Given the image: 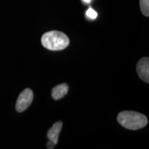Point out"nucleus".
<instances>
[{"label":"nucleus","instance_id":"nucleus-3","mask_svg":"<svg viewBox=\"0 0 149 149\" xmlns=\"http://www.w3.org/2000/svg\"><path fill=\"white\" fill-rule=\"evenodd\" d=\"M33 93L30 88H26L20 93L16 102V110L19 113L26 111L32 104Z\"/></svg>","mask_w":149,"mask_h":149},{"label":"nucleus","instance_id":"nucleus-9","mask_svg":"<svg viewBox=\"0 0 149 149\" xmlns=\"http://www.w3.org/2000/svg\"><path fill=\"white\" fill-rule=\"evenodd\" d=\"M46 147H47V148H49V149H52L54 148V146H55V144H54L53 142H52L51 141H48V142L47 143V144H46Z\"/></svg>","mask_w":149,"mask_h":149},{"label":"nucleus","instance_id":"nucleus-4","mask_svg":"<svg viewBox=\"0 0 149 149\" xmlns=\"http://www.w3.org/2000/svg\"><path fill=\"white\" fill-rule=\"evenodd\" d=\"M137 72L140 79L144 82H149V59L143 57L138 61L137 65Z\"/></svg>","mask_w":149,"mask_h":149},{"label":"nucleus","instance_id":"nucleus-5","mask_svg":"<svg viewBox=\"0 0 149 149\" xmlns=\"http://www.w3.org/2000/svg\"><path fill=\"white\" fill-rule=\"evenodd\" d=\"M63 123L57 122L53 124V126L48 130L47 133V137L50 141L53 142L55 145L57 144L59 139V135L60 133Z\"/></svg>","mask_w":149,"mask_h":149},{"label":"nucleus","instance_id":"nucleus-8","mask_svg":"<svg viewBox=\"0 0 149 149\" xmlns=\"http://www.w3.org/2000/svg\"><path fill=\"white\" fill-rule=\"evenodd\" d=\"M86 15L87 16V17L89 19H95L97 17V13L96 12L95 10H93L92 8H89L88 10H87L86 12Z\"/></svg>","mask_w":149,"mask_h":149},{"label":"nucleus","instance_id":"nucleus-10","mask_svg":"<svg viewBox=\"0 0 149 149\" xmlns=\"http://www.w3.org/2000/svg\"><path fill=\"white\" fill-rule=\"evenodd\" d=\"M83 1H84L85 3H90L91 1V0H83Z\"/></svg>","mask_w":149,"mask_h":149},{"label":"nucleus","instance_id":"nucleus-1","mask_svg":"<svg viewBox=\"0 0 149 149\" xmlns=\"http://www.w3.org/2000/svg\"><path fill=\"white\" fill-rule=\"evenodd\" d=\"M117 122L129 130H138L145 127L148 119L144 115L135 111H122L117 115Z\"/></svg>","mask_w":149,"mask_h":149},{"label":"nucleus","instance_id":"nucleus-2","mask_svg":"<svg viewBox=\"0 0 149 149\" xmlns=\"http://www.w3.org/2000/svg\"><path fill=\"white\" fill-rule=\"evenodd\" d=\"M41 42L44 48L51 51H61L70 44L68 36L64 33L57 31L46 33L42 37Z\"/></svg>","mask_w":149,"mask_h":149},{"label":"nucleus","instance_id":"nucleus-7","mask_svg":"<svg viewBox=\"0 0 149 149\" xmlns=\"http://www.w3.org/2000/svg\"><path fill=\"white\" fill-rule=\"evenodd\" d=\"M140 9L143 15L146 17L149 16V0H140L139 1Z\"/></svg>","mask_w":149,"mask_h":149},{"label":"nucleus","instance_id":"nucleus-6","mask_svg":"<svg viewBox=\"0 0 149 149\" xmlns=\"http://www.w3.org/2000/svg\"><path fill=\"white\" fill-rule=\"evenodd\" d=\"M68 91V86L66 84H61L54 87L52 90L51 95L55 100H60L66 95Z\"/></svg>","mask_w":149,"mask_h":149}]
</instances>
